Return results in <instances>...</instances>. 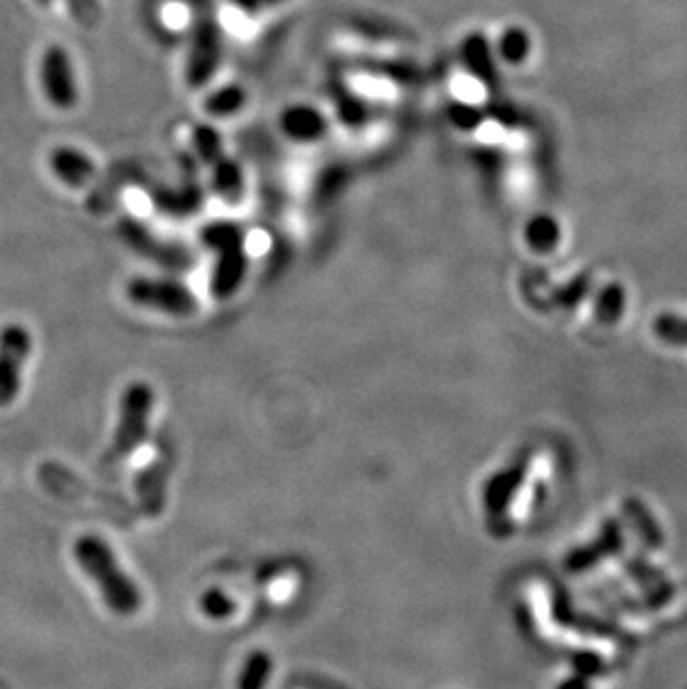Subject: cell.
<instances>
[{
	"mask_svg": "<svg viewBox=\"0 0 687 689\" xmlns=\"http://www.w3.org/2000/svg\"><path fill=\"white\" fill-rule=\"evenodd\" d=\"M81 569L96 583L105 605L119 616H132L141 609V592L121 569L112 547L98 536H83L74 545Z\"/></svg>",
	"mask_w": 687,
	"mask_h": 689,
	"instance_id": "obj_1",
	"label": "cell"
},
{
	"mask_svg": "<svg viewBox=\"0 0 687 689\" xmlns=\"http://www.w3.org/2000/svg\"><path fill=\"white\" fill-rule=\"evenodd\" d=\"M154 407V393L150 384L135 382L121 395L119 427L114 431V442L107 453V463H119L121 457L137 451L150 429V416Z\"/></svg>",
	"mask_w": 687,
	"mask_h": 689,
	"instance_id": "obj_2",
	"label": "cell"
},
{
	"mask_svg": "<svg viewBox=\"0 0 687 689\" xmlns=\"http://www.w3.org/2000/svg\"><path fill=\"white\" fill-rule=\"evenodd\" d=\"M206 242L219 253L212 272V295L219 300L231 297L242 283L246 270V257L242 250V233L237 225L217 223L206 230Z\"/></svg>",
	"mask_w": 687,
	"mask_h": 689,
	"instance_id": "obj_3",
	"label": "cell"
},
{
	"mask_svg": "<svg viewBox=\"0 0 687 689\" xmlns=\"http://www.w3.org/2000/svg\"><path fill=\"white\" fill-rule=\"evenodd\" d=\"M32 353V335L21 324L0 330V407H10L21 393L23 366Z\"/></svg>",
	"mask_w": 687,
	"mask_h": 689,
	"instance_id": "obj_4",
	"label": "cell"
},
{
	"mask_svg": "<svg viewBox=\"0 0 687 689\" xmlns=\"http://www.w3.org/2000/svg\"><path fill=\"white\" fill-rule=\"evenodd\" d=\"M128 297L137 306L163 311L170 315H193L197 311L195 295L186 285L170 279L137 277L128 283Z\"/></svg>",
	"mask_w": 687,
	"mask_h": 689,
	"instance_id": "obj_5",
	"label": "cell"
},
{
	"mask_svg": "<svg viewBox=\"0 0 687 689\" xmlns=\"http://www.w3.org/2000/svg\"><path fill=\"white\" fill-rule=\"evenodd\" d=\"M43 92L56 109H72L77 105V79L70 63V56L61 45H51L40 63Z\"/></svg>",
	"mask_w": 687,
	"mask_h": 689,
	"instance_id": "obj_6",
	"label": "cell"
},
{
	"mask_svg": "<svg viewBox=\"0 0 687 689\" xmlns=\"http://www.w3.org/2000/svg\"><path fill=\"white\" fill-rule=\"evenodd\" d=\"M527 467H529V463L525 457H521V459H515L513 465H509L506 469L491 476V480L482 489V502L491 515H502L506 511V506L515 498V491H519L525 482Z\"/></svg>",
	"mask_w": 687,
	"mask_h": 689,
	"instance_id": "obj_7",
	"label": "cell"
},
{
	"mask_svg": "<svg viewBox=\"0 0 687 689\" xmlns=\"http://www.w3.org/2000/svg\"><path fill=\"white\" fill-rule=\"evenodd\" d=\"M622 547V529L616 521H609L605 523V527L601 529L598 538L592 542V545H585L577 551H571L564 560V569L567 571H574V573H581V571H587L590 567H594L596 562L618 553Z\"/></svg>",
	"mask_w": 687,
	"mask_h": 689,
	"instance_id": "obj_8",
	"label": "cell"
},
{
	"mask_svg": "<svg viewBox=\"0 0 687 689\" xmlns=\"http://www.w3.org/2000/svg\"><path fill=\"white\" fill-rule=\"evenodd\" d=\"M219 63V32L212 25H201L195 36V45L188 59V83L193 87L203 85Z\"/></svg>",
	"mask_w": 687,
	"mask_h": 689,
	"instance_id": "obj_9",
	"label": "cell"
},
{
	"mask_svg": "<svg viewBox=\"0 0 687 689\" xmlns=\"http://www.w3.org/2000/svg\"><path fill=\"white\" fill-rule=\"evenodd\" d=\"M49 167L54 172V177H59L63 184L72 188H81L94 177V163L81 150L68 145L51 150Z\"/></svg>",
	"mask_w": 687,
	"mask_h": 689,
	"instance_id": "obj_10",
	"label": "cell"
},
{
	"mask_svg": "<svg viewBox=\"0 0 687 689\" xmlns=\"http://www.w3.org/2000/svg\"><path fill=\"white\" fill-rule=\"evenodd\" d=\"M281 128L295 141H317L326 132L322 114L308 105H295L281 114Z\"/></svg>",
	"mask_w": 687,
	"mask_h": 689,
	"instance_id": "obj_11",
	"label": "cell"
},
{
	"mask_svg": "<svg viewBox=\"0 0 687 689\" xmlns=\"http://www.w3.org/2000/svg\"><path fill=\"white\" fill-rule=\"evenodd\" d=\"M463 61L478 81H482L485 85L496 83V63H493L491 45L482 34H471L463 43Z\"/></svg>",
	"mask_w": 687,
	"mask_h": 689,
	"instance_id": "obj_12",
	"label": "cell"
},
{
	"mask_svg": "<svg viewBox=\"0 0 687 689\" xmlns=\"http://www.w3.org/2000/svg\"><path fill=\"white\" fill-rule=\"evenodd\" d=\"M212 172H214L212 184L217 195L228 203H237L244 192V177L240 165L231 159L221 156L217 163H212Z\"/></svg>",
	"mask_w": 687,
	"mask_h": 689,
	"instance_id": "obj_13",
	"label": "cell"
},
{
	"mask_svg": "<svg viewBox=\"0 0 687 689\" xmlns=\"http://www.w3.org/2000/svg\"><path fill=\"white\" fill-rule=\"evenodd\" d=\"M525 237H527V244L532 246V250L547 255V253L556 250L560 244V225L554 217L538 214L527 223Z\"/></svg>",
	"mask_w": 687,
	"mask_h": 689,
	"instance_id": "obj_14",
	"label": "cell"
},
{
	"mask_svg": "<svg viewBox=\"0 0 687 689\" xmlns=\"http://www.w3.org/2000/svg\"><path fill=\"white\" fill-rule=\"evenodd\" d=\"M270 672H272V658L261 650L253 652L240 672L237 689H264L270 678Z\"/></svg>",
	"mask_w": 687,
	"mask_h": 689,
	"instance_id": "obj_15",
	"label": "cell"
},
{
	"mask_svg": "<svg viewBox=\"0 0 687 689\" xmlns=\"http://www.w3.org/2000/svg\"><path fill=\"white\" fill-rule=\"evenodd\" d=\"M594 313H596V319L601 324L614 326L625 313V291H622V285H618V283L605 285V289L598 295V300H596Z\"/></svg>",
	"mask_w": 687,
	"mask_h": 689,
	"instance_id": "obj_16",
	"label": "cell"
},
{
	"mask_svg": "<svg viewBox=\"0 0 687 689\" xmlns=\"http://www.w3.org/2000/svg\"><path fill=\"white\" fill-rule=\"evenodd\" d=\"M529 49H532V40L527 36L525 30L521 27H511L506 30L502 36H500V43H498V51L502 59L511 66H519L523 63L527 56H529Z\"/></svg>",
	"mask_w": 687,
	"mask_h": 689,
	"instance_id": "obj_17",
	"label": "cell"
},
{
	"mask_svg": "<svg viewBox=\"0 0 687 689\" xmlns=\"http://www.w3.org/2000/svg\"><path fill=\"white\" fill-rule=\"evenodd\" d=\"M625 511L629 513V521L634 523V529L639 532V536L650 545V547H659L663 542V534L656 525V521L650 515V511L639 502V500H627L625 502Z\"/></svg>",
	"mask_w": 687,
	"mask_h": 689,
	"instance_id": "obj_18",
	"label": "cell"
},
{
	"mask_svg": "<svg viewBox=\"0 0 687 689\" xmlns=\"http://www.w3.org/2000/svg\"><path fill=\"white\" fill-rule=\"evenodd\" d=\"M654 335L667 347H687V317L661 313L654 322Z\"/></svg>",
	"mask_w": 687,
	"mask_h": 689,
	"instance_id": "obj_19",
	"label": "cell"
},
{
	"mask_svg": "<svg viewBox=\"0 0 687 689\" xmlns=\"http://www.w3.org/2000/svg\"><path fill=\"white\" fill-rule=\"evenodd\" d=\"M244 103H246V92L237 85H228L208 98L206 109L212 114V117H228V114H235L237 109H242Z\"/></svg>",
	"mask_w": 687,
	"mask_h": 689,
	"instance_id": "obj_20",
	"label": "cell"
},
{
	"mask_svg": "<svg viewBox=\"0 0 687 689\" xmlns=\"http://www.w3.org/2000/svg\"><path fill=\"white\" fill-rule=\"evenodd\" d=\"M193 141H195V148L199 152V156L206 161V163H217L221 156H223V150H221V139L219 135L208 128V126H199L195 128L193 132Z\"/></svg>",
	"mask_w": 687,
	"mask_h": 689,
	"instance_id": "obj_21",
	"label": "cell"
},
{
	"mask_svg": "<svg viewBox=\"0 0 687 689\" xmlns=\"http://www.w3.org/2000/svg\"><path fill=\"white\" fill-rule=\"evenodd\" d=\"M587 291H590L587 277H579L574 281H569L567 285H562V289H558L554 293V302L558 306H562V308H574V306H579L585 300Z\"/></svg>",
	"mask_w": 687,
	"mask_h": 689,
	"instance_id": "obj_22",
	"label": "cell"
},
{
	"mask_svg": "<svg viewBox=\"0 0 687 689\" xmlns=\"http://www.w3.org/2000/svg\"><path fill=\"white\" fill-rule=\"evenodd\" d=\"M449 119L461 130H476L482 124V112L469 103L455 101L449 105Z\"/></svg>",
	"mask_w": 687,
	"mask_h": 689,
	"instance_id": "obj_23",
	"label": "cell"
},
{
	"mask_svg": "<svg viewBox=\"0 0 687 689\" xmlns=\"http://www.w3.org/2000/svg\"><path fill=\"white\" fill-rule=\"evenodd\" d=\"M72 19L81 27H96L101 21V5L98 0H68Z\"/></svg>",
	"mask_w": 687,
	"mask_h": 689,
	"instance_id": "obj_24",
	"label": "cell"
},
{
	"mask_svg": "<svg viewBox=\"0 0 687 689\" xmlns=\"http://www.w3.org/2000/svg\"><path fill=\"white\" fill-rule=\"evenodd\" d=\"M201 607L210 618H228L235 611V603L219 589L206 592V596L201 598Z\"/></svg>",
	"mask_w": 687,
	"mask_h": 689,
	"instance_id": "obj_25",
	"label": "cell"
},
{
	"mask_svg": "<svg viewBox=\"0 0 687 689\" xmlns=\"http://www.w3.org/2000/svg\"><path fill=\"white\" fill-rule=\"evenodd\" d=\"M574 667H577L579 676L592 678V676H598V672H601V661H598L594 654H581V656L574 658Z\"/></svg>",
	"mask_w": 687,
	"mask_h": 689,
	"instance_id": "obj_26",
	"label": "cell"
},
{
	"mask_svg": "<svg viewBox=\"0 0 687 689\" xmlns=\"http://www.w3.org/2000/svg\"><path fill=\"white\" fill-rule=\"evenodd\" d=\"M558 689H592L590 685V678H583V676H571L567 680H562L558 685Z\"/></svg>",
	"mask_w": 687,
	"mask_h": 689,
	"instance_id": "obj_27",
	"label": "cell"
},
{
	"mask_svg": "<svg viewBox=\"0 0 687 689\" xmlns=\"http://www.w3.org/2000/svg\"><path fill=\"white\" fill-rule=\"evenodd\" d=\"M36 3H38L40 8H49V5H51V0H36Z\"/></svg>",
	"mask_w": 687,
	"mask_h": 689,
	"instance_id": "obj_28",
	"label": "cell"
}]
</instances>
